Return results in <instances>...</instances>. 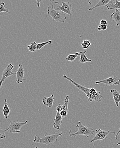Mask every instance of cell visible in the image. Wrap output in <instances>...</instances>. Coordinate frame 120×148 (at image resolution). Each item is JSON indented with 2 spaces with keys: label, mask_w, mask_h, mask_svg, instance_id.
Instances as JSON below:
<instances>
[{
  "label": "cell",
  "mask_w": 120,
  "mask_h": 148,
  "mask_svg": "<svg viewBox=\"0 0 120 148\" xmlns=\"http://www.w3.org/2000/svg\"><path fill=\"white\" fill-rule=\"evenodd\" d=\"M76 127L78 128L76 131H72L70 130L69 132V135L71 137H76L79 135H82L87 138H89L92 136L95 135L94 128L92 127H89L83 125L81 122L79 121L76 125Z\"/></svg>",
  "instance_id": "obj_1"
},
{
  "label": "cell",
  "mask_w": 120,
  "mask_h": 148,
  "mask_svg": "<svg viewBox=\"0 0 120 148\" xmlns=\"http://www.w3.org/2000/svg\"><path fill=\"white\" fill-rule=\"evenodd\" d=\"M62 134H63L62 132L53 134L47 133L42 138L37 137V135H35L33 142L35 143H41L49 146L55 143L56 142L58 141V138Z\"/></svg>",
  "instance_id": "obj_2"
},
{
  "label": "cell",
  "mask_w": 120,
  "mask_h": 148,
  "mask_svg": "<svg viewBox=\"0 0 120 148\" xmlns=\"http://www.w3.org/2000/svg\"><path fill=\"white\" fill-rule=\"evenodd\" d=\"M47 16H50L53 20L60 23H65L66 19L65 13L58 8H55L52 3L48 7Z\"/></svg>",
  "instance_id": "obj_3"
},
{
  "label": "cell",
  "mask_w": 120,
  "mask_h": 148,
  "mask_svg": "<svg viewBox=\"0 0 120 148\" xmlns=\"http://www.w3.org/2000/svg\"><path fill=\"white\" fill-rule=\"evenodd\" d=\"M95 131H96V135L94 138L91 141V142L94 143L93 147H94L95 146V142L103 140L107 138L109 134H116L115 132H112L111 130L106 131H103L101 129H99L98 130L96 129Z\"/></svg>",
  "instance_id": "obj_4"
},
{
  "label": "cell",
  "mask_w": 120,
  "mask_h": 148,
  "mask_svg": "<svg viewBox=\"0 0 120 148\" xmlns=\"http://www.w3.org/2000/svg\"><path fill=\"white\" fill-rule=\"evenodd\" d=\"M28 123V121L20 122L18 121H11L9 127L10 133L16 134L20 132V129Z\"/></svg>",
  "instance_id": "obj_5"
},
{
  "label": "cell",
  "mask_w": 120,
  "mask_h": 148,
  "mask_svg": "<svg viewBox=\"0 0 120 148\" xmlns=\"http://www.w3.org/2000/svg\"><path fill=\"white\" fill-rule=\"evenodd\" d=\"M100 84H103L106 86L118 85L120 84V78L115 76H112L104 80L95 82V84L96 85Z\"/></svg>",
  "instance_id": "obj_6"
},
{
  "label": "cell",
  "mask_w": 120,
  "mask_h": 148,
  "mask_svg": "<svg viewBox=\"0 0 120 148\" xmlns=\"http://www.w3.org/2000/svg\"><path fill=\"white\" fill-rule=\"evenodd\" d=\"M14 66L12 64H9L7 66L6 68L3 73L2 77L0 82V87L1 88L4 82L7 78L11 76L12 75L16 74V73L12 72V70L14 68Z\"/></svg>",
  "instance_id": "obj_7"
},
{
  "label": "cell",
  "mask_w": 120,
  "mask_h": 148,
  "mask_svg": "<svg viewBox=\"0 0 120 148\" xmlns=\"http://www.w3.org/2000/svg\"><path fill=\"white\" fill-rule=\"evenodd\" d=\"M63 77L65 79H66V80H68L70 81V82L72 83L73 85L75 86H76L77 88H78L79 90H80L81 91L83 92H84L87 97L88 98V99L90 98V94L89 93V90H90V88H88L87 87H85V86H83L81 85V84H79L76 83V82L74 81L73 80H72L71 78L70 77H68V76L66 75L65 74H64L63 75Z\"/></svg>",
  "instance_id": "obj_8"
},
{
  "label": "cell",
  "mask_w": 120,
  "mask_h": 148,
  "mask_svg": "<svg viewBox=\"0 0 120 148\" xmlns=\"http://www.w3.org/2000/svg\"><path fill=\"white\" fill-rule=\"evenodd\" d=\"M89 93L90 94V97L88 100L90 102L93 101L99 102L102 101L103 96L100 94V92L97 91L96 89L93 88H90Z\"/></svg>",
  "instance_id": "obj_9"
},
{
  "label": "cell",
  "mask_w": 120,
  "mask_h": 148,
  "mask_svg": "<svg viewBox=\"0 0 120 148\" xmlns=\"http://www.w3.org/2000/svg\"><path fill=\"white\" fill-rule=\"evenodd\" d=\"M18 69L16 72V81L18 84L22 83L23 81L25 79L24 78V69L23 67V65L19 64L18 65Z\"/></svg>",
  "instance_id": "obj_10"
},
{
  "label": "cell",
  "mask_w": 120,
  "mask_h": 148,
  "mask_svg": "<svg viewBox=\"0 0 120 148\" xmlns=\"http://www.w3.org/2000/svg\"><path fill=\"white\" fill-rule=\"evenodd\" d=\"M73 5L70 2H62L61 3V5L59 6L58 9L60 10L61 11L63 12L65 14H68L70 16H72V8Z\"/></svg>",
  "instance_id": "obj_11"
},
{
  "label": "cell",
  "mask_w": 120,
  "mask_h": 148,
  "mask_svg": "<svg viewBox=\"0 0 120 148\" xmlns=\"http://www.w3.org/2000/svg\"><path fill=\"white\" fill-rule=\"evenodd\" d=\"M64 118L60 115L59 112H57L56 113V117L54 119L53 127L56 130H59L63 121Z\"/></svg>",
  "instance_id": "obj_12"
},
{
  "label": "cell",
  "mask_w": 120,
  "mask_h": 148,
  "mask_svg": "<svg viewBox=\"0 0 120 148\" xmlns=\"http://www.w3.org/2000/svg\"><path fill=\"white\" fill-rule=\"evenodd\" d=\"M55 98L53 94H52L50 97H44L42 100V103L44 106H47L49 108H51L53 107L54 104Z\"/></svg>",
  "instance_id": "obj_13"
},
{
  "label": "cell",
  "mask_w": 120,
  "mask_h": 148,
  "mask_svg": "<svg viewBox=\"0 0 120 148\" xmlns=\"http://www.w3.org/2000/svg\"><path fill=\"white\" fill-rule=\"evenodd\" d=\"M110 92L113 94L114 101L115 102L116 107H119L120 102V93L115 89H111Z\"/></svg>",
  "instance_id": "obj_14"
},
{
  "label": "cell",
  "mask_w": 120,
  "mask_h": 148,
  "mask_svg": "<svg viewBox=\"0 0 120 148\" xmlns=\"http://www.w3.org/2000/svg\"><path fill=\"white\" fill-rule=\"evenodd\" d=\"M113 21H115L116 25L119 26L120 25V11L119 10H115V11L113 12L110 16Z\"/></svg>",
  "instance_id": "obj_15"
},
{
  "label": "cell",
  "mask_w": 120,
  "mask_h": 148,
  "mask_svg": "<svg viewBox=\"0 0 120 148\" xmlns=\"http://www.w3.org/2000/svg\"><path fill=\"white\" fill-rule=\"evenodd\" d=\"M112 1H113V0H100L95 6L89 9L88 10L89 11H91L97 8L106 6Z\"/></svg>",
  "instance_id": "obj_16"
},
{
  "label": "cell",
  "mask_w": 120,
  "mask_h": 148,
  "mask_svg": "<svg viewBox=\"0 0 120 148\" xmlns=\"http://www.w3.org/2000/svg\"><path fill=\"white\" fill-rule=\"evenodd\" d=\"M107 9L109 10H113L114 9H120V1L118 0H115V2L113 1L110 3L108 5L106 6Z\"/></svg>",
  "instance_id": "obj_17"
},
{
  "label": "cell",
  "mask_w": 120,
  "mask_h": 148,
  "mask_svg": "<svg viewBox=\"0 0 120 148\" xmlns=\"http://www.w3.org/2000/svg\"><path fill=\"white\" fill-rule=\"evenodd\" d=\"M5 103H4V106H3V116H4L5 119H8L9 116L10 110L8 104V101L7 99H5Z\"/></svg>",
  "instance_id": "obj_18"
},
{
  "label": "cell",
  "mask_w": 120,
  "mask_h": 148,
  "mask_svg": "<svg viewBox=\"0 0 120 148\" xmlns=\"http://www.w3.org/2000/svg\"><path fill=\"white\" fill-rule=\"evenodd\" d=\"M87 53V51H81V53H80V58L79 62L82 64H85L87 62H92L91 59L88 58L86 55V53Z\"/></svg>",
  "instance_id": "obj_19"
},
{
  "label": "cell",
  "mask_w": 120,
  "mask_h": 148,
  "mask_svg": "<svg viewBox=\"0 0 120 148\" xmlns=\"http://www.w3.org/2000/svg\"><path fill=\"white\" fill-rule=\"evenodd\" d=\"M81 53V52H76L75 54H69L65 59L66 60H68L70 62H73L77 58V57L79 55H80Z\"/></svg>",
  "instance_id": "obj_20"
},
{
  "label": "cell",
  "mask_w": 120,
  "mask_h": 148,
  "mask_svg": "<svg viewBox=\"0 0 120 148\" xmlns=\"http://www.w3.org/2000/svg\"><path fill=\"white\" fill-rule=\"evenodd\" d=\"M37 43L35 42H33L30 45H26L27 50L30 52H35L37 50Z\"/></svg>",
  "instance_id": "obj_21"
},
{
  "label": "cell",
  "mask_w": 120,
  "mask_h": 148,
  "mask_svg": "<svg viewBox=\"0 0 120 148\" xmlns=\"http://www.w3.org/2000/svg\"><path fill=\"white\" fill-rule=\"evenodd\" d=\"M69 95H66L64 100V104L62 105V108H63V110H66L67 112H69V109H68V105L69 103Z\"/></svg>",
  "instance_id": "obj_22"
},
{
  "label": "cell",
  "mask_w": 120,
  "mask_h": 148,
  "mask_svg": "<svg viewBox=\"0 0 120 148\" xmlns=\"http://www.w3.org/2000/svg\"><path fill=\"white\" fill-rule=\"evenodd\" d=\"M52 43V41L51 40H49L48 41L45 42L39 43L37 44V50H40L46 45H51Z\"/></svg>",
  "instance_id": "obj_23"
},
{
  "label": "cell",
  "mask_w": 120,
  "mask_h": 148,
  "mask_svg": "<svg viewBox=\"0 0 120 148\" xmlns=\"http://www.w3.org/2000/svg\"><path fill=\"white\" fill-rule=\"evenodd\" d=\"M91 43L89 40H84L81 44V46L83 49H87L90 47Z\"/></svg>",
  "instance_id": "obj_24"
},
{
  "label": "cell",
  "mask_w": 120,
  "mask_h": 148,
  "mask_svg": "<svg viewBox=\"0 0 120 148\" xmlns=\"http://www.w3.org/2000/svg\"><path fill=\"white\" fill-rule=\"evenodd\" d=\"M6 12L7 13H10V12L7 9L5 8V3L1 2L0 3V12Z\"/></svg>",
  "instance_id": "obj_25"
},
{
  "label": "cell",
  "mask_w": 120,
  "mask_h": 148,
  "mask_svg": "<svg viewBox=\"0 0 120 148\" xmlns=\"http://www.w3.org/2000/svg\"><path fill=\"white\" fill-rule=\"evenodd\" d=\"M9 130V128L5 129V130H2L1 129V131H0V138L1 139H5L6 138V135H5V133L7 131H8Z\"/></svg>",
  "instance_id": "obj_26"
},
{
  "label": "cell",
  "mask_w": 120,
  "mask_h": 148,
  "mask_svg": "<svg viewBox=\"0 0 120 148\" xmlns=\"http://www.w3.org/2000/svg\"><path fill=\"white\" fill-rule=\"evenodd\" d=\"M107 25H101L99 23V25H98V32H100L101 31H106L107 29Z\"/></svg>",
  "instance_id": "obj_27"
},
{
  "label": "cell",
  "mask_w": 120,
  "mask_h": 148,
  "mask_svg": "<svg viewBox=\"0 0 120 148\" xmlns=\"http://www.w3.org/2000/svg\"><path fill=\"white\" fill-rule=\"evenodd\" d=\"M60 115L63 118H65V117H66L67 116V114H68V112H67L66 110H62L61 112H60Z\"/></svg>",
  "instance_id": "obj_28"
},
{
  "label": "cell",
  "mask_w": 120,
  "mask_h": 148,
  "mask_svg": "<svg viewBox=\"0 0 120 148\" xmlns=\"http://www.w3.org/2000/svg\"><path fill=\"white\" fill-rule=\"evenodd\" d=\"M56 110L57 112H61L62 110H63V108H62V106H61L60 104H59L57 107L56 108Z\"/></svg>",
  "instance_id": "obj_29"
},
{
  "label": "cell",
  "mask_w": 120,
  "mask_h": 148,
  "mask_svg": "<svg viewBox=\"0 0 120 148\" xmlns=\"http://www.w3.org/2000/svg\"><path fill=\"white\" fill-rule=\"evenodd\" d=\"M100 24L101 25H108V23L106 20L102 19L100 21Z\"/></svg>",
  "instance_id": "obj_30"
},
{
  "label": "cell",
  "mask_w": 120,
  "mask_h": 148,
  "mask_svg": "<svg viewBox=\"0 0 120 148\" xmlns=\"http://www.w3.org/2000/svg\"><path fill=\"white\" fill-rule=\"evenodd\" d=\"M36 1V4H37V6L38 8H39L40 6V3L42 2L43 0H35Z\"/></svg>",
  "instance_id": "obj_31"
},
{
  "label": "cell",
  "mask_w": 120,
  "mask_h": 148,
  "mask_svg": "<svg viewBox=\"0 0 120 148\" xmlns=\"http://www.w3.org/2000/svg\"><path fill=\"white\" fill-rule=\"evenodd\" d=\"M49 1L51 3H52V4H60V3L58 2H57L56 1V0H49Z\"/></svg>",
  "instance_id": "obj_32"
},
{
  "label": "cell",
  "mask_w": 120,
  "mask_h": 148,
  "mask_svg": "<svg viewBox=\"0 0 120 148\" xmlns=\"http://www.w3.org/2000/svg\"><path fill=\"white\" fill-rule=\"evenodd\" d=\"M120 134V127L119 129V131H118V132L117 133V134H116V135H115V140H117V139H118V136H119V134Z\"/></svg>",
  "instance_id": "obj_33"
},
{
  "label": "cell",
  "mask_w": 120,
  "mask_h": 148,
  "mask_svg": "<svg viewBox=\"0 0 120 148\" xmlns=\"http://www.w3.org/2000/svg\"><path fill=\"white\" fill-rule=\"evenodd\" d=\"M88 3L89 4V5H91L92 4V2L93 0H87Z\"/></svg>",
  "instance_id": "obj_34"
},
{
  "label": "cell",
  "mask_w": 120,
  "mask_h": 148,
  "mask_svg": "<svg viewBox=\"0 0 120 148\" xmlns=\"http://www.w3.org/2000/svg\"><path fill=\"white\" fill-rule=\"evenodd\" d=\"M119 146H120V142L118 143V144H117V146H119Z\"/></svg>",
  "instance_id": "obj_35"
},
{
  "label": "cell",
  "mask_w": 120,
  "mask_h": 148,
  "mask_svg": "<svg viewBox=\"0 0 120 148\" xmlns=\"http://www.w3.org/2000/svg\"><path fill=\"white\" fill-rule=\"evenodd\" d=\"M34 148H38V147H35Z\"/></svg>",
  "instance_id": "obj_36"
}]
</instances>
